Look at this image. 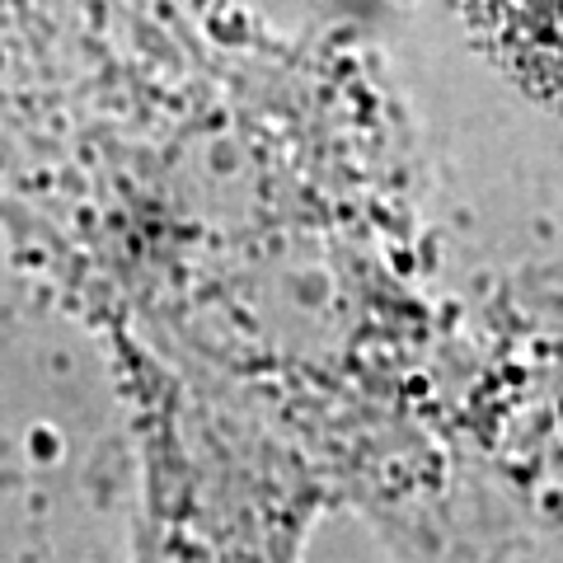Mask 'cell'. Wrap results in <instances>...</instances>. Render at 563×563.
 Instances as JSON below:
<instances>
[{"label":"cell","instance_id":"1","mask_svg":"<svg viewBox=\"0 0 563 563\" xmlns=\"http://www.w3.org/2000/svg\"><path fill=\"white\" fill-rule=\"evenodd\" d=\"M474 14L498 62L563 109V0H474Z\"/></svg>","mask_w":563,"mask_h":563}]
</instances>
